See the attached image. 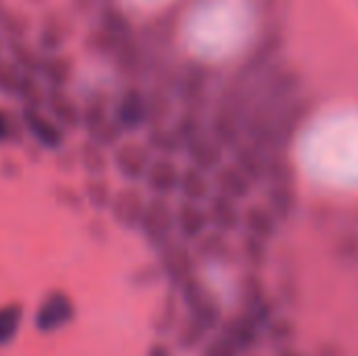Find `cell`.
<instances>
[{
	"label": "cell",
	"mask_w": 358,
	"mask_h": 356,
	"mask_svg": "<svg viewBox=\"0 0 358 356\" xmlns=\"http://www.w3.org/2000/svg\"><path fill=\"white\" fill-rule=\"evenodd\" d=\"M147 356H174V350L170 344H166L164 340H157L149 346L147 350Z\"/></svg>",
	"instance_id": "b9f144b4"
},
{
	"label": "cell",
	"mask_w": 358,
	"mask_h": 356,
	"mask_svg": "<svg viewBox=\"0 0 358 356\" xmlns=\"http://www.w3.org/2000/svg\"><path fill=\"white\" fill-rule=\"evenodd\" d=\"M162 279V273H159V266L157 262L155 264H145L141 269H136L130 277V281L136 285V287H149L153 283H157Z\"/></svg>",
	"instance_id": "f35d334b"
},
{
	"label": "cell",
	"mask_w": 358,
	"mask_h": 356,
	"mask_svg": "<svg viewBox=\"0 0 358 356\" xmlns=\"http://www.w3.org/2000/svg\"><path fill=\"white\" fill-rule=\"evenodd\" d=\"M21 80H23V71L6 55L0 57V94L15 101Z\"/></svg>",
	"instance_id": "d6a6232c"
},
{
	"label": "cell",
	"mask_w": 358,
	"mask_h": 356,
	"mask_svg": "<svg viewBox=\"0 0 358 356\" xmlns=\"http://www.w3.org/2000/svg\"><path fill=\"white\" fill-rule=\"evenodd\" d=\"M138 231H141L143 239L147 241V245H151L157 252L162 248H166L170 241H174L176 239V218H174V206L170 204V199L149 197L145 214L138 225Z\"/></svg>",
	"instance_id": "8992f818"
},
{
	"label": "cell",
	"mask_w": 358,
	"mask_h": 356,
	"mask_svg": "<svg viewBox=\"0 0 358 356\" xmlns=\"http://www.w3.org/2000/svg\"><path fill=\"white\" fill-rule=\"evenodd\" d=\"M44 97H46V86L38 76L23 73L19 92H17V105L19 109H31V107H44Z\"/></svg>",
	"instance_id": "4dcf8cb0"
},
{
	"label": "cell",
	"mask_w": 358,
	"mask_h": 356,
	"mask_svg": "<svg viewBox=\"0 0 358 356\" xmlns=\"http://www.w3.org/2000/svg\"><path fill=\"white\" fill-rule=\"evenodd\" d=\"M178 193L185 201H195V204H206L212 197V185L206 172L187 166L180 174V187Z\"/></svg>",
	"instance_id": "484cf974"
},
{
	"label": "cell",
	"mask_w": 358,
	"mask_h": 356,
	"mask_svg": "<svg viewBox=\"0 0 358 356\" xmlns=\"http://www.w3.org/2000/svg\"><path fill=\"white\" fill-rule=\"evenodd\" d=\"M78 17L69 10V6H48L36 19L34 42L44 55L65 52V46L76 36Z\"/></svg>",
	"instance_id": "3957f363"
},
{
	"label": "cell",
	"mask_w": 358,
	"mask_h": 356,
	"mask_svg": "<svg viewBox=\"0 0 358 356\" xmlns=\"http://www.w3.org/2000/svg\"><path fill=\"white\" fill-rule=\"evenodd\" d=\"M130 40H132V38H130ZM124 42H128V40L115 38L113 34H109L107 29H103V27L96 25V23H92V25L84 31V36H82V44H84V50H86V52H90L92 57L109 59V61L115 57V52L120 50V46H122Z\"/></svg>",
	"instance_id": "7402d4cb"
},
{
	"label": "cell",
	"mask_w": 358,
	"mask_h": 356,
	"mask_svg": "<svg viewBox=\"0 0 358 356\" xmlns=\"http://www.w3.org/2000/svg\"><path fill=\"white\" fill-rule=\"evenodd\" d=\"M174 218H176V235L185 243L199 241L212 227L206 204L180 199V204L174 206Z\"/></svg>",
	"instance_id": "4fadbf2b"
},
{
	"label": "cell",
	"mask_w": 358,
	"mask_h": 356,
	"mask_svg": "<svg viewBox=\"0 0 358 356\" xmlns=\"http://www.w3.org/2000/svg\"><path fill=\"white\" fill-rule=\"evenodd\" d=\"M76 76V61L67 52H55L46 55L42 69H40V80L44 82L46 88H67Z\"/></svg>",
	"instance_id": "d6986e66"
},
{
	"label": "cell",
	"mask_w": 358,
	"mask_h": 356,
	"mask_svg": "<svg viewBox=\"0 0 358 356\" xmlns=\"http://www.w3.org/2000/svg\"><path fill=\"white\" fill-rule=\"evenodd\" d=\"M36 21L34 17L17 6L6 4L0 13V36L4 38L6 46L15 42H25L34 38Z\"/></svg>",
	"instance_id": "e0dca14e"
},
{
	"label": "cell",
	"mask_w": 358,
	"mask_h": 356,
	"mask_svg": "<svg viewBox=\"0 0 358 356\" xmlns=\"http://www.w3.org/2000/svg\"><path fill=\"white\" fill-rule=\"evenodd\" d=\"M252 180L235 166V164H222L216 172H214V187L216 193L227 195L235 201L245 199L252 193Z\"/></svg>",
	"instance_id": "ffe728a7"
},
{
	"label": "cell",
	"mask_w": 358,
	"mask_h": 356,
	"mask_svg": "<svg viewBox=\"0 0 358 356\" xmlns=\"http://www.w3.org/2000/svg\"><path fill=\"white\" fill-rule=\"evenodd\" d=\"M6 6V0H0V13H2V8Z\"/></svg>",
	"instance_id": "f6af8a7d"
},
{
	"label": "cell",
	"mask_w": 358,
	"mask_h": 356,
	"mask_svg": "<svg viewBox=\"0 0 358 356\" xmlns=\"http://www.w3.org/2000/svg\"><path fill=\"white\" fill-rule=\"evenodd\" d=\"M76 151L80 159V170H84L86 176H107V170L111 168V151L88 138H84L76 147Z\"/></svg>",
	"instance_id": "603a6c76"
},
{
	"label": "cell",
	"mask_w": 358,
	"mask_h": 356,
	"mask_svg": "<svg viewBox=\"0 0 358 356\" xmlns=\"http://www.w3.org/2000/svg\"><path fill=\"white\" fill-rule=\"evenodd\" d=\"M153 157L155 155L145 141L126 136L120 145L111 149V168L126 185H138L145 180Z\"/></svg>",
	"instance_id": "ba28073f"
},
{
	"label": "cell",
	"mask_w": 358,
	"mask_h": 356,
	"mask_svg": "<svg viewBox=\"0 0 358 356\" xmlns=\"http://www.w3.org/2000/svg\"><path fill=\"white\" fill-rule=\"evenodd\" d=\"M82 105V130L88 132L96 128L99 124L111 120V109H113V94L105 88H92L86 92L80 101Z\"/></svg>",
	"instance_id": "ac0fdd59"
},
{
	"label": "cell",
	"mask_w": 358,
	"mask_h": 356,
	"mask_svg": "<svg viewBox=\"0 0 358 356\" xmlns=\"http://www.w3.org/2000/svg\"><path fill=\"white\" fill-rule=\"evenodd\" d=\"M55 166L61 174H73L80 168V159H78V151L76 147H65L61 151L55 153Z\"/></svg>",
	"instance_id": "74e56055"
},
{
	"label": "cell",
	"mask_w": 358,
	"mask_h": 356,
	"mask_svg": "<svg viewBox=\"0 0 358 356\" xmlns=\"http://www.w3.org/2000/svg\"><path fill=\"white\" fill-rule=\"evenodd\" d=\"M25 321V311L19 302H6L0 306V348L17 340Z\"/></svg>",
	"instance_id": "f1b7e54d"
},
{
	"label": "cell",
	"mask_w": 358,
	"mask_h": 356,
	"mask_svg": "<svg viewBox=\"0 0 358 356\" xmlns=\"http://www.w3.org/2000/svg\"><path fill=\"white\" fill-rule=\"evenodd\" d=\"M214 82V67L201 59H187L176 67L174 94L182 109L206 111L210 105V88Z\"/></svg>",
	"instance_id": "7a4b0ae2"
},
{
	"label": "cell",
	"mask_w": 358,
	"mask_h": 356,
	"mask_svg": "<svg viewBox=\"0 0 358 356\" xmlns=\"http://www.w3.org/2000/svg\"><path fill=\"white\" fill-rule=\"evenodd\" d=\"M147 201L149 199L138 185H124V187L115 189L113 201L109 206L111 220L126 231L138 229L141 218L147 208Z\"/></svg>",
	"instance_id": "30bf717a"
},
{
	"label": "cell",
	"mask_w": 358,
	"mask_h": 356,
	"mask_svg": "<svg viewBox=\"0 0 358 356\" xmlns=\"http://www.w3.org/2000/svg\"><path fill=\"white\" fill-rule=\"evenodd\" d=\"M82 195H84L86 208L101 214V212H109L115 189L111 187L107 176H86L82 185Z\"/></svg>",
	"instance_id": "4316f807"
},
{
	"label": "cell",
	"mask_w": 358,
	"mask_h": 356,
	"mask_svg": "<svg viewBox=\"0 0 358 356\" xmlns=\"http://www.w3.org/2000/svg\"><path fill=\"white\" fill-rule=\"evenodd\" d=\"M178 304L180 300L174 296V294H168L155 315V321H153V327L159 336H168V334H174L180 325V315H178Z\"/></svg>",
	"instance_id": "1f68e13d"
},
{
	"label": "cell",
	"mask_w": 358,
	"mask_h": 356,
	"mask_svg": "<svg viewBox=\"0 0 358 356\" xmlns=\"http://www.w3.org/2000/svg\"><path fill=\"white\" fill-rule=\"evenodd\" d=\"M86 233H88V237L94 239V241H105V239L109 237V225H107V220L99 214V216H94V218H90V220L86 222Z\"/></svg>",
	"instance_id": "ab89813d"
},
{
	"label": "cell",
	"mask_w": 358,
	"mask_h": 356,
	"mask_svg": "<svg viewBox=\"0 0 358 356\" xmlns=\"http://www.w3.org/2000/svg\"><path fill=\"white\" fill-rule=\"evenodd\" d=\"M187 157H189V166L201 170V172H214L222 166V145L208 132L199 134L197 138H193L185 151Z\"/></svg>",
	"instance_id": "5bb4252c"
},
{
	"label": "cell",
	"mask_w": 358,
	"mask_h": 356,
	"mask_svg": "<svg viewBox=\"0 0 358 356\" xmlns=\"http://www.w3.org/2000/svg\"><path fill=\"white\" fill-rule=\"evenodd\" d=\"M21 174V164L15 155H4L0 159V176L4 180H15Z\"/></svg>",
	"instance_id": "60d3db41"
},
{
	"label": "cell",
	"mask_w": 358,
	"mask_h": 356,
	"mask_svg": "<svg viewBox=\"0 0 358 356\" xmlns=\"http://www.w3.org/2000/svg\"><path fill=\"white\" fill-rule=\"evenodd\" d=\"M145 143L155 157H174L176 153H182V143H180L178 134L174 132L172 124L147 128Z\"/></svg>",
	"instance_id": "cb8c5ba5"
},
{
	"label": "cell",
	"mask_w": 358,
	"mask_h": 356,
	"mask_svg": "<svg viewBox=\"0 0 358 356\" xmlns=\"http://www.w3.org/2000/svg\"><path fill=\"white\" fill-rule=\"evenodd\" d=\"M157 266L162 279H166L168 285L178 292L195 277V254H191L185 241L174 239L157 252Z\"/></svg>",
	"instance_id": "9c48e42d"
},
{
	"label": "cell",
	"mask_w": 358,
	"mask_h": 356,
	"mask_svg": "<svg viewBox=\"0 0 358 356\" xmlns=\"http://www.w3.org/2000/svg\"><path fill=\"white\" fill-rule=\"evenodd\" d=\"M241 250H243L245 260L252 262V264H262L264 258H266V241H262V239H258L254 235L243 233Z\"/></svg>",
	"instance_id": "d590c367"
},
{
	"label": "cell",
	"mask_w": 358,
	"mask_h": 356,
	"mask_svg": "<svg viewBox=\"0 0 358 356\" xmlns=\"http://www.w3.org/2000/svg\"><path fill=\"white\" fill-rule=\"evenodd\" d=\"M208 208V216H210V225L214 227V231L218 233H233L241 227L243 220V210H239L237 201L220 195V193H212V197L206 201Z\"/></svg>",
	"instance_id": "2e32d148"
},
{
	"label": "cell",
	"mask_w": 358,
	"mask_h": 356,
	"mask_svg": "<svg viewBox=\"0 0 358 356\" xmlns=\"http://www.w3.org/2000/svg\"><path fill=\"white\" fill-rule=\"evenodd\" d=\"M27 143L19 109L0 103V147H23Z\"/></svg>",
	"instance_id": "83f0119b"
},
{
	"label": "cell",
	"mask_w": 358,
	"mask_h": 356,
	"mask_svg": "<svg viewBox=\"0 0 358 356\" xmlns=\"http://www.w3.org/2000/svg\"><path fill=\"white\" fill-rule=\"evenodd\" d=\"M239 350L220 334V336H214V338H208L206 346H203V353L201 356H237Z\"/></svg>",
	"instance_id": "8d00e7d4"
},
{
	"label": "cell",
	"mask_w": 358,
	"mask_h": 356,
	"mask_svg": "<svg viewBox=\"0 0 358 356\" xmlns=\"http://www.w3.org/2000/svg\"><path fill=\"white\" fill-rule=\"evenodd\" d=\"M44 111L67 132L82 130V105L67 88H46Z\"/></svg>",
	"instance_id": "8fae6325"
},
{
	"label": "cell",
	"mask_w": 358,
	"mask_h": 356,
	"mask_svg": "<svg viewBox=\"0 0 358 356\" xmlns=\"http://www.w3.org/2000/svg\"><path fill=\"white\" fill-rule=\"evenodd\" d=\"M233 254V248L224 233L208 231L199 241H195V258L206 260H224Z\"/></svg>",
	"instance_id": "f546056e"
},
{
	"label": "cell",
	"mask_w": 358,
	"mask_h": 356,
	"mask_svg": "<svg viewBox=\"0 0 358 356\" xmlns=\"http://www.w3.org/2000/svg\"><path fill=\"white\" fill-rule=\"evenodd\" d=\"M94 23L113 34L120 40H130L138 34L132 17L117 0H105L94 13Z\"/></svg>",
	"instance_id": "9a60e30c"
},
{
	"label": "cell",
	"mask_w": 358,
	"mask_h": 356,
	"mask_svg": "<svg viewBox=\"0 0 358 356\" xmlns=\"http://www.w3.org/2000/svg\"><path fill=\"white\" fill-rule=\"evenodd\" d=\"M52 199L57 201V206L65 208L67 212H82L86 208L84 204V195L82 189L69 185V183H59L52 189Z\"/></svg>",
	"instance_id": "e575fe53"
},
{
	"label": "cell",
	"mask_w": 358,
	"mask_h": 356,
	"mask_svg": "<svg viewBox=\"0 0 358 356\" xmlns=\"http://www.w3.org/2000/svg\"><path fill=\"white\" fill-rule=\"evenodd\" d=\"M76 315H78V306L73 298L67 292L55 287V290H48L40 298L31 321H34L36 332L50 336L69 327L76 321Z\"/></svg>",
	"instance_id": "5b68a950"
},
{
	"label": "cell",
	"mask_w": 358,
	"mask_h": 356,
	"mask_svg": "<svg viewBox=\"0 0 358 356\" xmlns=\"http://www.w3.org/2000/svg\"><path fill=\"white\" fill-rule=\"evenodd\" d=\"M208 336H210V334H208L201 325H197L193 319H189V317H187L185 321H180L178 329L174 332L176 346L182 348V350H191V348L203 344Z\"/></svg>",
	"instance_id": "836d02e7"
},
{
	"label": "cell",
	"mask_w": 358,
	"mask_h": 356,
	"mask_svg": "<svg viewBox=\"0 0 358 356\" xmlns=\"http://www.w3.org/2000/svg\"><path fill=\"white\" fill-rule=\"evenodd\" d=\"M180 174L182 170L178 168L174 157H153L143 183H145V189L151 193V197L170 199V195L178 193Z\"/></svg>",
	"instance_id": "7c38bea8"
},
{
	"label": "cell",
	"mask_w": 358,
	"mask_h": 356,
	"mask_svg": "<svg viewBox=\"0 0 358 356\" xmlns=\"http://www.w3.org/2000/svg\"><path fill=\"white\" fill-rule=\"evenodd\" d=\"M281 50H283V34L279 27H268L264 29L252 44L250 48L243 52L233 78L256 86V82L268 71L273 69L281 59Z\"/></svg>",
	"instance_id": "6da1fadb"
},
{
	"label": "cell",
	"mask_w": 358,
	"mask_h": 356,
	"mask_svg": "<svg viewBox=\"0 0 358 356\" xmlns=\"http://www.w3.org/2000/svg\"><path fill=\"white\" fill-rule=\"evenodd\" d=\"M111 115L124 136L147 130L149 126V99L147 86L136 82H126L113 94V109Z\"/></svg>",
	"instance_id": "277c9868"
},
{
	"label": "cell",
	"mask_w": 358,
	"mask_h": 356,
	"mask_svg": "<svg viewBox=\"0 0 358 356\" xmlns=\"http://www.w3.org/2000/svg\"><path fill=\"white\" fill-rule=\"evenodd\" d=\"M6 55V42H4V38L0 36V57H4Z\"/></svg>",
	"instance_id": "ee69618b"
},
{
	"label": "cell",
	"mask_w": 358,
	"mask_h": 356,
	"mask_svg": "<svg viewBox=\"0 0 358 356\" xmlns=\"http://www.w3.org/2000/svg\"><path fill=\"white\" fill-rule=\"evenodd\" d=\"M23 147H25V157H27L29 162H40V159H42L44 151H42L40 147H36L34 143H25Z\"/></svg>",
	"instance_id": "7bdbcfd3"
},
{
	"label": "cell",
	"mask_w": 358,
	"mask_h": 356,
	"mask_svg": "<svg viewBox=\"0 0 358 356\" xmlns=\"http://www.w3.org/2000/svg\"><path fill=\"white\" fill-rule=\"evenodd\" d=\"M23 130L27 136V143H34L44 153H57L67 147V130L61 128L46 111L44 107H31V109H19Z\"/></svg>",
	"instance_id": "52a82bcc"
},
{
	"label": "cell",
	"mask_w": 358,
	"mask_h": 356,
	"mask_svg": "<svg viewBox=\"0 0 358 356\" xmlns=\"http://www.w3.org/2000/svg\"><path fill=\"white\" fill-rule=\"evenodd\" d=\"M277 225H279V218L268 208L250 206L243 210L241 227H243V233H248V235H254L262 241H268L271 237H275Z\"/></svg>",
	"instance_id": "44dd1931"
},
{
	"label": "cell",
	"mask_w": 358,
	"mask_h": 356,
	"mask_svg": "<svg viewBox=\"0 0 358 356\" xmlns=\"http://www.w3.org/2000/svg\"><path fill=\"white\" fill-rule=\"evenodd\" d=\"M6 57H8L23 73L38 76V78H40L42 63H44V59H46V55L36 46L34 38H31V40H25V42L8 44V46H6Z\"/></svg>",
	"instance_id": "d4e9b609"
}]
</instances>
